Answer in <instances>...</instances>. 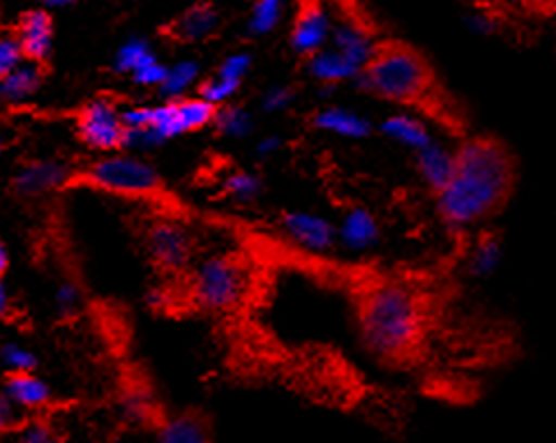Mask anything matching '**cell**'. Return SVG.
I'll list each match as a JSON object with an SVG mask.
<instances>
[{
	"instance_id": "cell-1",
	"label": "cell",
	"mask_w": 556,
	"mask_h": 443,
	"mask_svg": "<svg viewBox=\"0 0 556 443\" xmlns=\"http://www.w3.org/2000/svg\"><path fill=\"white\" fill-rule=\"evenodd\" d=\"M517 164L508 145L494 137H467L453 151V174L434 194L443 225L465 231L502 211L513 197Z\"/></svg>"
},
{
	"instance_id": "cell-2",
	"label": "cell",
	"mask_w": 556,
	"mask_h": 443,
	"mask_svg": "<svg viewBox=\"0 0 556 443\" xmlns=\"http://www.w3.org/2000/svg\"><path fill=\"white\" fill-rule=\"evenodd\" d=\"M358 84L383 102L418 111L441 125L459 127V114L443 92L432 63L402 40L375 42Z\"/></svg>"
},
{
	"instance_id": "cell-3",
	"label": "cell",
	"mask_w": 556,
	"mask_h": 443,
	"mask_svg": "<svg viewBox=\"0 0 556 443\" xmlns=\"http://www.w3.org/2000/svg\"><path fill=\"white\" fill-rule=\"evenodd\" d=\"M365 346L388 363L409 360L428 336V307L402 282H377L358 301Z\"/></svg>"
},
{
	"instance_id": "cell-4",
	"label": "cell",
	"mask_w": 556,
	"mask_h": 443,
	"mask_svg": "<svg viewBox=\"0 0 556 443\" xmlns=\"http://www.w3.org/2000/svg\"><path fill=\"white\" fill-rule=\"evenodd\" d=\"M217 104L203 98H176L155 109H129L123 111V123L129 129L125 145L153 148L178 135L197 132L206 125H213Z\"/></svg>"
},
{
	"instance_id": "cell-5",
	"label": "cell",
	"mask_w": 556,
	"mask_h": 443,
	"mask_svg": "<svg viewBox=\"0 0 556 443\" xmlns=\"http://www.w3.org/2000/svg\"><path fill=\"white\" fill-rule=\"evenodd\" d=\"M250 287V273L240 256L219 254L199 264L192 273L188 295L211 312H229L243 305Z\"/></svg>"
},
{
	"instance_id": "cell-6",
	"label": "cell",
	"mask_w": 556,
	"mask_h": 443,
	"mask_svg": "<svg viewBox=\"0 0 556 443\" xmlns=\"http://www.w3.org/2000/svg\"><path fill=\"white\" fill-rule=\"evenodd\" d=\"M74 180L118 197L157 199L164 194V182L160 174L153 166L135 157H106L98 164H90Z\"/></svg>"
},
{
	"instance_id": "cell-7",
	"label": "cell",
	"mask_w": 556,
	"mask_h": 443,
	"mask_svg": "<svg viewBox=\"0 0 556 443\" xmlns=\"http://www.w3.org/2000/svg\"><path fill=\"white\" fill-rule=\"evenodd\" d=\"M125 132L123 114L109 100H92L77 114V135L96 151H118L125 145Z\"/></svg>"
},
{
	"instance_id": "cell-8",
	"label": "cell",
	"mask_w": 556,
	"mask_h": 443,
	"mask_svg": "<svg viewBox=\"0 0 556 443\" xmlns=\"http://www.w3.org/2000/svg\"><path fill=\"white\" fill-rule=\"evenodd\" d=\"M148 252L160 270L178 275L192 262V238L176 221H155L148 231Z\"/></svg>"
},
{
	"instance_id": "cell-9",
	"label": "cell",
	"mask_w": 556,
	"mask_h": 443,
	"mask_svg": "<svg viewBox=\"0 0 556 443\" xmlns=\"http://www.w3.org/2000/svg\"><path fill=\"white\" fill-rule=\"evenodd\" d=\"M328 37V14L319 0H299L291 28V45L303 55L321 51Z\"/></svg>"
},
{
	"instance_id": "cell-10",
	"label": "cell",
	"mask_w": 556,
	"mask_h": 443,
	"mask_svg": "<svg viewBox=\"0 0 556 443\" xmlns=\"http://www.w3.org/2000/svg\"><path fill=\"white\" fill-rule=\"evenodd\" d=\"M16 40L22 45L24 59L30 63H47L53 45V22L47 10H28L16 22Z\"/></svg>"
},
{
	"instance_id": "cell-11",
	"label": "cell",
	"mask_w": 556,
	"mask_h": 443,
	"mask_svg": "<svg viewBox=\"0 0 556 443\" xmlns=\"http://www.w3.org/2000/svg\"><path fill=\"white\" fill-rule=\"evenodd\" d=\"M282 227L295 243L314 252L330 248L332 240H336V229H332L330 221L312 213H285Z\"/></svg>"
},
{
	"instance_id": "cell-12",
	"label": "cell",
	"mask_w": 556,
	"mask_h": 443,
	"mask_svg": "<svg viewBox=\"0 0 556 443\" xmlns=\"http://www.w3.org/2000/svg\"><path fill=\"white\" fill-rule=\"evenodd\" d=\"M3 393L18 412H40L51 402L49 385L33 372H8Z\"/></svg>"
},
{
	"instance_id": "cell-13",
	"label": "cell",
	"mask_w": 556,
	"mask_h": 443,
	"mask_svg": "<svg viewBox=\"0 0 556 443\" xmlns=\"http://www.w3.org/2000/svg\"><path fill=\"white\" fill-rule=\"evenodd\" d=\"M65 180H67V169L63 164H59V162H35V164H28V166H24L22 172H18V176L14 180V188L22 194L35 197V194H42L51 188H59V185H63Z\"/></svg>"
},
{
	"instance_id": "cell-14",
	"label": "cell",
	"mask_w": 556,
	"mask_h": 443,
	"mask_svg": "<svg viewBox=\"0 0 556 443\" xmlns=\"http://www.w3.org/2000/svg\"><path fill=\"white\" fill-rule=\"evenodd\" d=\"M416 169L437 194L453 174V151H446V148L432 141L430 145L416 151Z\"/></svg>"
},
{
	"instance_id": "cell-15",
	"label": "cell",
	"mask_w": 556,
	"mask_h": 443,
	"mask_svg": "<svg viewBox=\"0 0 556 443\" xmlns=\"http://www.w3.org/2000/svg\"><path fill=\"white\" fill-rule=\"evenodd\" d=\"M314 127L321 129V132H330V135H338V137H346V139H363L369 135V123L354 114V111L342 109V106H328L321 109L317 116L312 118Z\"/></svg>"
},
{
	"instance_id": "cell-16",
	"label": "cell",
	"mask_w": 556,
	"mask_h": 443,
	"mask_svg": "<svg viewBox=\"0 0 556 443\" xmlns=\"http://www.w3.org/2000/svg\"><path fill=\"white\" fill-rule=\"evenodd\" d=\"M309 72L314 79H319L324 84H342L354 77L358 79L361 67L351 59H346L340 49H330L309 55Z\"/></svg>"
},
{
	"instance_id": "cell-17",
	"label": "cell",
	"mask_w": 556,
	"mask_h": 443,
	"mask_svg": "<svg viewBox=\"0 0 556 443\" xmlns=\"http://www.w3.org/2000/svg\"><path fill=\"white\" fill-rule=\"evenodd\" d=\"M217 22L219 16L215 8L208 3H199L185 12L180 18H176L169 33L180 42H197L203 40V37H208L217 28Z\"/></svg>"
},
{
	"instance_id": "cell-18",
	"label": "cell",
	"mask_w": 556,
	"mask_h": 443,
	"mask_svg": "<svg viewBox=\"0 0 556 443\" xmlns=\"http://www.w3.org/2000/svg\"><path fill=\"white\" fill-rule=\"evenodd\" d=\"M42 65L24 61L5 79H0V98L8 102H24L42 84Z\"/></svg>"
},
{
	"instance_id": "cell-19",
	"label": "cell",
	"mask_w": 556,
	"mask_h": 443,
	"mask_svg": "<svg viewBox=\"0 0 556 443\" xmlns=\"http://www.w3.org/2000/svg\"><path fill=\"white\" fill-rule=\"evenodd\" d=\"M381 129L388 137L400 141L402 145L412 148V151H420V148L430 145L434 141L430 127L409 114H395L391 118H386Z\"/></svg>"
},
{
	"instance_id": "cell-20",
	"label": "cell",
	"mask_w": 556,
	"mask_h": 443,
	"mask_svg": "<svg viewBox=\"0 0 556 443\" xmlns=\"http://www.w3.org/2000/svg\"><path fill=\"white\" fill-rule=\"evenodd\" d=\"M160 443H211V436L206 422L192 414H182L162 425Z\"/></svg>"
},
{
	"instance_id": "cell-21",
	"label": "cell",
	"mask_w": 556,
	"mask_h": 443,
	"mask_svg": "<svg viewBox=\"0 0 556 443\" xmlns=\"http://www.w3.org/2000/svg\"><path fill=\"white\" fill-rule=\"evenodd\" d=\"M342 238L349 248H372L379 238V225L365 208H354L342 221Z\"/></svg>"
},
{
	"instance_id": "cell-22",
	"label": "cell",
	"mask_w": 556,
	"mask_h": 443,
	"mask_svg": "<svg viewBox=\"0 0 556 443\" xmlns=\"http://www.w3.org/2000/svg\"><path fill=\"white\" fill-rule=\"evenodd\" d=\"M498 258H502V245H498V240L494 236H483L469 254V270L473 275H488L496 268Z\"/></svg>"
},
{
	"instance_id": "cell-23",
	"label": "cell",
	"mask_w": 556,
	"mask_h": 443,
	"mask_svg": "<svg viewBox=\"0 0 556 443\" xmlns=\"http://www.w3.org/2000/svg\"><path fill=\"white\" fill-rule=\"evenodd\" d=\"M213 125L219 129L222 135L227 137H243L252 129V118L245 109H236V106H217V114Z\"/></svg>"
},
{
	"instance_id": "cell-24",
	"label": "cell",
	"mask_w": 556,
	"mask_h": 443,
	"mask_svg": "<svg viewBox=\"0 0 556 443\" xmlns=\"http://www.w3.org/2000/svg\"><path fill=\"white\" fill-rule=\"evenodd\" d=\"M199 77V67L194 63H180L172 69H166V77L162 81V92L169 98H180Z\"/></svg>"
},
{
	"instance_id": "cell-25",
	"label": "cell",
	"mask_w": 556,
	"mask_h": 443,
	"mask_svg": "<svg viewBox=\"0 0 556 443\" xmlns=\"http://www.w3.org/2000/svg\"><path fill=\"white\" fill-rule=\"evenodd\" d=\"M151 61H155V53L151 51V47H148V45L141 42V40H132V42H127V45L118 51V55H116V67H118L121 72L135 74V72H139L143 65H148Z\"/></svg>"
},
{
	"instance_id": "cell-26",
	"label": "cell",
	"mask_w": 556,
	"mask_h": 443,
	"mask_svg": "<svg viewBox=\"0 0 556 443\" xmlns=\"http://www.w3.org/2000/svg\"><path fill=\"white\" fill-rule=\"evenodd\" d=\"M280 14H282V0H256L252 18H250V30L256 35L270 33L275 24L280 22Z\"/></svg>"
},
{
	"instance_id": "cell-27",
	"label": "cell",
	"mask_w": 556,
	"mask_h": 443,
	"mask_svg": "<svg viewBox=\"0 0 556 443\" xmlns=\"http://www.w3.org/2000/svg\"><path fill=\"white\" fill-rule=\"evenodd\" d=\"M24 61V51L16 40V35L0 33V79H5L8 74L14 72Z\"/></svg>"
},
{
	"instance_id": "cell-28",
	"label": "cell",
	"mask_w": 556,
	"mask_h": 443,
	"mask_svg": "<svg viewBox=\"0 0 556 443\" xmlns=\"http://www.w3.org/2000/svg\"><path fill=\"white\" fill-rule=\"evenodd\" d=\"M0 358H3L8 372H33L37 358L22 344H5L0 349Z\"/></svg>"
},
{
	"instance_id": "cell-29",
	"label": "cell",
	"mask_w": 556,
	"mask_h": 443,
	"mask_svg": "<svg viewBox=\"0 0 556 443\" xmlns=\"http://www.w3.org/2000/svg\"><path fill=\"white\" fill-rule=\"evenodd\" d=\"M238 88H240V84H233L229 79H222V77H217V74H215V77L206 79V81L199 86V92H201L203 100H208L213 104H219V102H227Z\"/></svg>"
},
{
	"instance_id": "cell-30",
	"label": "cell",
	"mask_w": 556,
	"mask_h": 443,
	"mask_svg": "<svg viewBox=\"0 0 556 443\" xmlns=\"http://www.w3.org/2000/svg\"><path fill=\"white\" fill-rule=\"evenodd\" d=\"M262 190V180L252 174H233L225 182V192L236 197V199H252Z\"/></svg>"
},
{
	"instance_id": "cell-31",
	"label": "cell",
	"mask_w": 556,
	"mask_h": 443,
	"mask_svg": "<svg viewBox=\"0 0 556 443\" xmlns=\"http://www.w3.org/2000/svg\"><path fill=\"white\" fill-rule=\"evenodd\" d=\"M250 63L252 61H250L248 53H236V55H231V59H227L225 63H222V67L215 74H217V77H222V79L233 81V84H243L245 74L250 69Z\"/></svg>"
},
{
	"instance_id": "cell-32",
	"label": "cell",
	"mask_w": 556,
	"mask_h": 443,
	"mask_svg": "<svg viewBox=\"0 0 556 443\" xmlns=\"http://www.w3.org/2000/svg\"><path fill=\"white\" fill-rule=\"evenodd\" d=\"M16 443H61L47 422H30L16 430Z\"/></svg>"
},
{
	"instance_id": "cell-33",
	"label": "cell",
	"mask_w": 556,
	"mask_h": 443,
	"mask_svg": "<svg viewBox=\"0 0 556 443\" xmlns=\"http://www.w3.org/2000/svg\"><path fill=\"white\" fill-rule=\"evenodd\" d=\"M22 428V416H18V409L12 404V400L0 391V436L16 432Z\"/></svg>"
},
{
	"instance_id": "cell-34",
	"label": "cell",
	"mask_w": 556,
	"mask_h": 443,
	"mask_svg": "<svg viewBox=\"0 0 556 443\" xmlns=\"http://www.w3.org/2000/svg\"><path fill=\"white\" fill-rule=\"evenodd\" d=\"M132 77L141 86H162V81L166 77V67L155 59V61H151L148 65H143L139 72H135Z\"/></svg>"
},
{
	"instance_id": "cell-35",
	"label": "cell",
	"mask_w": 556,
	"mask_h": 443,
	"mask_svg": "<svg viewBox=\"0 0 556 443\" xmlns=\"http://www.w3.org/2000/svg\"><path fill=\"white\" fill-rule=\"evenodd\" d=\"M291 100H293V92L289 88H273L264 100V109L266 111H282L291 104Z\"/></svg>"
},
{
	"instance_id": "cell-36",
	"label": "cell",
	"mask_w": 556,
	"mask_h": 443,
	"mask_svg": "<svg viewBox=\"0 0 556 443\" xmlns=\"http://www.w3.org/2000/svg\"><path fill=\"white\" fill-rule=\"evenodd\" d=\"M59 303H61V307H63L65 312L77 307V303H79V291H77V287H74V284H65V287L59 291Z\"/></svg>"
},
{
	"instance_id": "cell-37",
	"label": "cell",
	"mask_w": 556,
	"mask_h": 443,
	"mask_svg": "<svg viewBox=\"0 0 556 443\" xmlns=\"http://www.w3.org/2000/svg\"><path fill=\"white\" fill-rule=\"evenodd\" d=\"M522 3L535 14H543V16L556 14V0H522Z\"/></svg>"
},
{
	"instance_id": "cell-38",
	"label": "cell",
	"mask_w": 556,
	"mask_h": 443,
	"mask_svg": "<svg viewBox=\"0 0 556 443\" xmlns=\"http://www.w3.org/2000/svg\"><path fill=\"white\" fill-rule=\"evenodd\" d=\"M5 270H8V252L3 248V240H0V277L5 275Z\"/></svg>"
},
{
	"instance_id": "cell-39",
	"label": "cell",
	"mask_w": 556,
	"mask_h": 443,
	"mask_svg": "<svg viewBox=\"0 0 556 443\" xmlns=\"http://www.w3.org/2000/svg\"><path fill=\"white\" fill-rule=\"evenodd\" d=\"M5 312H8V293L3 284H0V317H5Z\"/></svg>"
},
{
	"instance_id": "cell-40",
	"label": "cell",
	"mask_w": 556,
	"mask_h": 443,
	"mask_svg": "<svg viewBox=\"0 0 556 443\" xmlns=\"http://www.w3.org/2000/svg\"><path fill=\"white\" fill-rule=\"evenodd\" d=\"M45 3H47L49 8H65V5L77 3V0H45Z\"/></svg>"
},
{
	"instance_id": "cell-41",
	"label": "cell",
	"mask_w": 556,
	"mask_h": 443,
	"mask_svg": "<svg viewBox=\"0 0 556 443\" xmlns=\"http://www.w3.org/2000/svg\"><path fill=\"white\" fill-rule=\"evenodd\" d=\"M106 443H123V441H106Z\"/></svg>"
},
{
	"instance_id": "cell-42",
	"label": "cell",
	"mask_w": 556,
	"mask_h": 443,
	"mask_svg": "<svg viewBox=\"0 0 556 443\" xmlns=\"http://www.w3.org/2000/svg\"><path fill=\"white\" fill-rule=\"evenodd\" d=\"M77 443H92V441H77Z\"/></svg>"
},
{
	"instance_id": "cell-43",
	"label": "cell",
	"mask_w": 556,
	"mask_h": 443,
	"mask_svg": "<svg viewBox=\"0 0 556 443\" xmlns=\"http://www.w3.org/2000/svg\"><path fill=\"white\" fill-rule=\"evenodd\" d=\"M0 148H3V139H0Z\"/></svg>"
}]
</instances>
